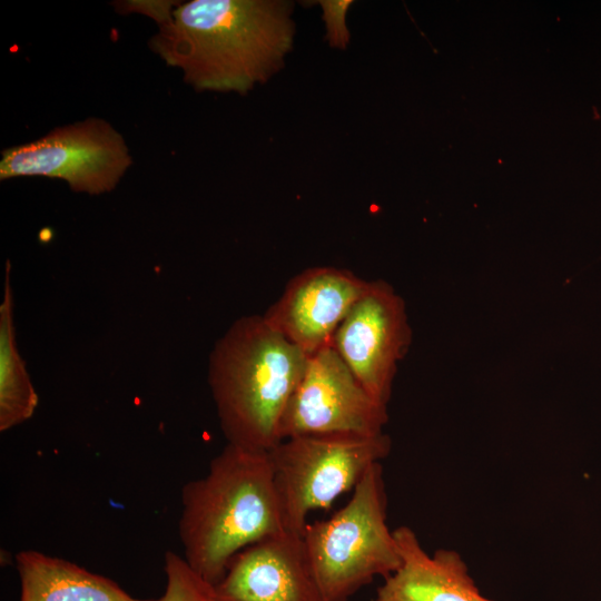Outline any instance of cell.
I'll return each instance as SVG.
<instances>
[{
  "label": "cell",
  "mask_w": 601,
  "mask_h": 601,
  "mask_svg": "<svg viewBox=\"0 0 601 601\" xmlns=\"http://www.w3.org/2000/svg\"><path fill=\"white\" fill-rule=\"evenodd\" d=\"M293 2L191 0L159 21L149 47L198 91L242 95L284 66L295 35Z\"/></svg>",
  "instance_id": "1"
},
{
  "label": "cell",
  "mask_w": 601,
  "mask_h": 601,
  "mask_svg": "<svg viewBox=\"0 0 601 601\" xmlns=\"http://www.w3.org/2000/svg\"><path fill=\"white\" fill-rule=\"evenodd\" d=\"M283 532L268 452L227 443L207 473L181 489L184 559L213 585L238 552Z\"/></svg>",
  "instance_id": "2"
},
{
  "label": "cell",
  "mask_w": 601,
  "mask_h": 601,
  "mask_svg": "<svg viewBox=\"0 0 601 601\" xmlns=\"http://www.w3.org/2000/svg\"><path fill=\"white\" fill-rule=\"evenodd\" d=\"M308 357L263 315L236 319L209 355L208 384L227 443L270 451Z\"/></svg>",
  "instance_id": "3"
},
{
  "label": "cell",
  "mask_w": 601,
  "mask_h": 601,
  "mask_svg": "<svg viewBox=\"0 0 601 601\" xmlns=\"http://www.w3.org/2000/svg\"><path fill=\"white\" fill-rule=\"evenodd\" d=\"M386 510L383 466L375 463L343 508L306 524L304 550L326 601H348L376 577L385 579L401 565Z\"/></svg>",
  "instance_id": "4"
},
{
  "label": "cell",
  "mask_w": 601,
  "mask_h": 601,
  "mask_svg": "<svg viewBox=\"0 0 601 601\" xmlns=\"http://www.w3.org/2000/svg\"><path fill=\"white\" fill-rule=\"evenodd\" d=\"M392 449L384 432L307 434L282 440L268 451L279 510L287 532L302 535L312 511L327 509L353 491L367 470Z\"/></svg>",
  "instance_id": "5"
},
{
  "label": "cell",
  "mask_w": 601,
  "mask_h": 601,
  "mask_svg": "<svg viewBox=\"0 0 601 601\" xmlns=\"http://www.w3.org/2000/svg\"><path fill=\"white\" fill-rule=\"evenodd\" d=\"M132 164L121 134L101 118H87L1 152L0 179L43 176L71 190L100 195L116 188Z\"/></svg>",
  "instance_id": "6"
},
{
  "label": "cell",
  "mask_w": 601,
  "mask_h": 601,
  "mask_svg": "<svg viewBox=\"0 0 601 601\" xmlns=\"http://www.w3.org/2000/svg\"><path fill=\"white\" fill-rule=\"evenodd\" d=\"M387 405L375 400L332 346L308 357L280 424L282 440L307 434L384 433Z\"/></svg>",
  "instance_id": "7"
},
{
  "label": "cell",
  "mask_w": 601,
  "mask_h": 601,
  "mask_svg": "<svg viewBox=\"0 0 601 601\" xmlns=\"http://www.w3.org/2000/svg\"><path fill=\"white\" fill-rule=\"evenodd\" d=\"M412 331L403 298L384 280H370L337 327L331 346L363 387L387 405Z\"/></svg>",
  "instance_id": "8"
},
{
  "label": "cell",
  "mask_w": 601,
  "mask_h": 601,
  "mask_svg": "<svg viewBox=\"0 0 601 601\" xmlns=\"http://www.w3.org/2000/svg\"><path fill=\"white\" fill-rule=\"evenodd\" d=\"M370 280L333 266L306 268L286 284L263 315L287 341L311 356L331 346L333 336Z\"/></svg>",
  "instance_id": "9"
},
{
  "label": "cell",
  "mask_w": 601,
  "mask_h": 601,
  "mask_svg": "<svg viewBox=\"0 0 601 601\" xmlns=\"http://www.w3.org/2000/svg\"><path fill=\"white\" fill-rule=\"evenodd\" d=\"M215 601H326L302 535L283 532L238 552L214 585Z\"/></svg>",
  "instance_id": "10"
},
{
  "label": "cell",
  "mask_w": 601,
  "mask_h": 601,
  "mask_svg": "<svg viewBox=\"0 0 601 601\" xmlns=\"http://www.w3.org/2000/svg\"><path fill=\"white\" fill-rule=\"evenodd\" d=\"M393 532L401 565L384 579L374 601H493L480 592L459 552L439 549L430 554L411 528Z\"/></svg>",
  "instance_id": "11"
},
{
  "label": "cell",
  "mask_w": 601,
  "mask_h": 601,
  "mask_svg": "<svg viewBox=\"0 0 601 601\" xmlns=\"http://www.w3.org/2000/svg\"><path fill=\"white\" fill-rule=\"evenodd\" d=\"M16 564L20 601H152L137 599L104 575L40 551L18 552Z\"/></svg>",
  "instance_id": "12"
},
{
  "label": "cell",
  "mask_w": 601,
  "mask_h": 601,
  "mask_svg": "<svg viewBox=\"0 0 601 601\" xmlns=\"http://www.w3.org/2000/svg\"><path fill=\"white\" fill-rule=\"evenodd\" d=\"M10 263L6 265L0 305V431L6 432L35 413L39 397L20 357L14 332Z\"/></svg>",
  "instance_id": "13"
},
{
  "label": "cell",
  "mask_w": 601,
  "mask_h": 601,
  "mask_svg": "<svg viewBox=\"0 0 601 601\" xmlns=\"http://www.w3.org/2000/svg\"><path fill=\"white\" fill-rule=\"evenodd\" d=\"M164 571L167 583L158 601H215L214 585L203 579L184 556L167 551Z\"/></svg>",
  "instance_id": "14"
},
{
  "label": "cell",
  "mask_w": 601,
  "mask_h": 601,
  "mask_svg": "<svg viewBox=\"0 0 601 601\" xmlns=\"http://www.w3.org/2000/svg\"><path fill=\"white\" fill-rule=\"evenodd\" d=\"M323 20L326 27V39L331 47L346 49L349 42V32L346 27V13L352 0H322Z\"/></svg>",
  "instance_id": "15"
}]
</instances>
